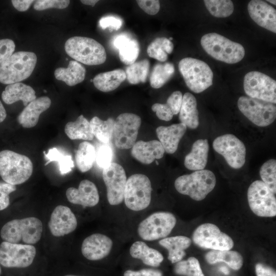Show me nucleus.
I'll list each match as a JSON object with an SVG mask.
<instances>
[{
	"label": "nucleus",
	"instance_id": "423d86ee",
	"mask_svg": "<svg viewBox=\"0 0 276 276\" xmlns=\"http://www.w3.org/2000/svg\"><path fill=\"white\" fill-rule=\"evenodd\" d=\"M37 62V56L32 52L14 53L0 65V82L11 84L28 78L32 73Z\"/></svg>",
	"mask_w": 276,
	"mask_h": 276
},
{
	"label": "nucleus",
	"instance_id": "dca6fc26",
	"mask_svg": "<svg viewBox=\"0 0 276 276\" xmlns=\"http://www.w3.org/2000/svg\"><path fill=\"white\" fill-rule=\"evenodd\" d=\"M213 147L224 158L231 167L238 169L244 165L246 148L235 135L228 133L217 137L213 141Z\"/></svg>",
	"mask_w": 276,
	"mask_h": 276
},
{
	"label": "nucleus",
	"instance_id": "39448f33",
	"mask_svg": "<svg viewBox=\"0 0 276 276\" xmlns=\"http://www.w3.org/2000/svg\"><path fill=\"white\" fill-rule=\"evenodd\" d=\"M66 54L83 64L96 65L103 63L106 59L104 47L95 39L86 37L74 36L64 44Z\"/></svg>",
	"mask_w": 276,
	"mask_h": 276
},
{
	"label": "nucleus",
	"instance_id": "9d476101",
	"mask_svg": "<svg viewBox=\"0 0 276 276\" xmlns=\"http://www.w3.org/2000/svg\"><path fill=\"white\" fill-rule=\"evenodd\" d=\"M239 109L250 121L259 127L271 124L276 118L275 104L246 96L237 102Z\"/></svg>",
	"mask_w": 276,
	"mask_h": 276
},
{
	"label": "nucleus",
	"instance_id": "864d4df0",
	"mask_svg": "<svg viewBox=\"0 0 276 276\" xmlns=\"http://www.w3.org/2000/svg\"><path fill=\"white\" fill-rule=\"evenodd\" d=\"M124 276H163L161 271L151 268L143 269L138 271L126 270Z\"/></svg>",
	"mask_w": 276,
	"mask_h": 276
},
{
	"label": "nucleus",
	"instance_id": "a18cd8bd",
	"mask_svg": "<svg viewBox=\"0 0 276 276\" xmlns=\"http://www.w3.org/2000/svg\"><path fill=\"white\" fill-rule=\"evenodd\" d=\"M67 0H38L35 1L34 9L37 11H42L50 8L62 9L66 8L70 4Z\"/></svg>",
	"mask_w": 276,
	"mask_h": 276
},
{
	"label": "nucleus",
	"instance_id": "e433bc0d",
	"mask_svg": "<svg viewBox=\"0 0 276 276\" xmlns=\"http://www.w3.org/2000/svg\"><path fill=\"white\" fill-rule=\"evenodd\" d=\"M174 72V65L171 63L156 64L150 77L151 86L154 88H160L172 77Z\"/></svg>",
	"mask_w": 276,
	"mask_h": 276
},
{
	"label": "nucleus",
	"instance_id": "4468645a",
	"mask_svg": "<svg viewBox=\"0 0 276 276\" xmlns=\"http://www.w3.org/2000/svg\"><path fill=\"white\" fill-rule=\"evenodd\" d=\"M192 241L198 246L212 250H230L234 246L232 239L212 223L198 226L192 235Z\"/></svg>",
	"mask_w": 276,
	"mask_h": 276
},
{
	"label": "nucleus",
	"instance_id": "2f4dec72",
	"mask_svg": "<svg viewBox=\"0 0 276 276\" xmlns=\"http://www.w3.org/2000/svg\"><path fill=\"white\" fill-rule=\"evenodd\" d=\"M86 70L78 61L71 60L67 67H59L54 72L55 78L73 86L82 82L85 79Z\"/></svg>",
	"mask_w": 276,
	"mask_h": 276
},
{
	"label": "nucleus",
	"instance_id": "7c9ffc66",
	"mask_svg": "<svg viewBox=\"0 0 276 276\" xmlns=\"http://www.w3.org/2000/svg\"><path fill=\"white\" fill-rule=\"evenodd\" d=\"M126 79L125 71L118 68L97 75L93 82L98 90L103 92H109L118 88Z\"/></svg>",
	"mask_w": 276,
	"mask_h": 276
},
{
	"label": "nucleus",
	"instance_id": "bb28decb",
	"mask_svg": "<svg viewBox=\"0 0 276 276\" xmlns=\"http://www.w3.org/2000/svg\"><path fill=\"white\" fill-rule=\"evenodd\" d=\"M2 99L7 104L21 101L24 106L36 99L35 91L30 86L18 82L8 85L2 93Z\"/></svg>",
	"mask_w": 276,
	"mask_h": 276
},
{
	"label": "nucleus",
	"instance_id": "7ed1b4c3",
	"mask_svg": "<svg viewBox=\"0 0 276 276\" xmlns=\"http://www.w3.org/2000/svg\"><path fill=\"white\" fill-rule=\"evenodd\" d=\"M33 170L32 162L27 156L9 150L0 152V176L4 181L21 184L31 177Z\"/></svg>",
	"mask_w": 276,
	"mask_h": 276
},
{
	"label": "nucleus",
	"instance_id": "680f3d73",
	"mask_svg": "<svg viewBox=\"0 0 276 276\" xmlns=\"http://www.w3.org/2000/svg\"><path fill=\"white\" fill-rule=\"evenodd\" d=\"M64 276H79V275H72V274H68V275H64Z\"/></svg>",
	"mask_w": 276,
	"mask_h": 276
},
{
	"label": "nucleus",
	"instance_id": "2eb2a0df",
	"mask_svg": "<svg viewBox=\"0 0 276 276\" xmlns=\"http://www.w3.org/2000/svg\"><path fill=\"white\" fill-rule=\"evenodd\" d=\"M36 255L32 245L3 241L0 245V264L7 268H25L32 264Z\"/></svg>",
	"mask_w": 276,
	"mask_h": 276
},
{
	"label": "nucleus",
	"instance_id": "f3484780",
	"mask_svg": "<svg viewBox=\"0 0 276 276\" xmlns=\"http://www.w3.org/2000/svg\"><path fill=\"white\" fill-rule=\"evenodd\" d=\"M102 176L109 203L112 205L120 204L124 200L127 181L124 168L119 164L111 163L103 169Z\"/></svg>",
	"mask_w": 276,
	"mask_h": 276
},
{
	"label": "nucleus",
	"instance_id": "603ef678",
	"mask_svg": "<svg viewBox=\"0 0 276 276\" xmlns=\"http://www.w3.org/2000/svg\"><path fill=\"white\" fill-rule=\"evenodd\" d=\"M136 2L139 7L146 13L155 15L160 9V3L157 0H139Z\"/></svg>",
	"mask_w": 276,
	"mask_h": 276
},
{
	"label": "nucleus",
	"instance_id": "a211bd4d",
	"mask_svg": "<svg viewBox=\"0 0 276 276\" xmlns=\"http://www.w3.org/2000/svg\"><path fill=\"white\" fill-rule=\"evenodd\" d=\"M77 226L76 217L67 206L60 205L53 210L48 222L51 234L61 237L74 231Z\"/></svg>",
	"mask_w": 276,
	"mask_h": 276
},
{
	"label": "nucleus",
	"instance_id": "58836bf2",
	"mask_svg": "<svg viewBox=\"0 0 276 276\" xmlns=\"http://www.w3.org/2000/svg\"><path fill=\"white\" fill-rule=\"evenodd\" d=\"M43 153L48 160L44 165L46 166L53 161L57 162L59 171L61 175L69 173L74 167L72 156L65 153L63 151L59 150L56 147L50 149L47 153L44 151Z\"/></svg>",
	"mask_w": 276,
	"mask_h": 276
},
{
	"label": "nucleus",
	"instance_id": "bf43d9fd",
	"mask_svg": "<svg viewBox=\"0 0 276 276\" xmlns=\"http://www.w3.org/2000/svg\"><path fill=\"white\" fill-rule=\"evenodd\" d=\"M220 270L222 272H223L225 274H228L229 273V271L228 269L225 267H222L220 268Z\"/></svg>",
	"mask_w": 276,
	"mask_h": 276
},
{
	"label": "nucleus",
	"instance_id": "473e14b6",
	"mask_svg": "<svg viewBox=\"0 0 276 276\" xmlns=\"http://www.w3.org/2000/svg\"><path fill=\"white\" fill-rule=\"evenodd\" d=\"M206 261L210 264L224 262L235 270H239L242 266V256L237 251L230 250H212L205 255Z\"/></svg>",
	"mask_w": 276,
	"mask_h": 276
},
{
	"label": "nucleus",
	"instance_id": "aec40b11",
	"mask_svg": "<svg viewBox=\"0 0 276 276\" xmlns=\"http://www.w3.org/2000/svg\"><path fill=\"white\" fill-rule=\"evenodd\" d=\"M66 196L72 203L84 207H93L99 201V195L96 186L91 181L82 180L78 188L71 187L66 191Z\"/></svg>",
	"mask_w": 276,
	"mask_h": 276
},
{
	"label": "nucleus",
	"instance_id": "49530a36",
	"mask_svg": "<svg viewBox=\"0 0 276 276\" xmlns=\"http://www.w3.org/2000/svg\"><path fill=\"white\" fill-rule=\"evenodd\" d=\"M16 190L15 185L0 181V211L8 206L10 203L9 194Z\"/></svg>",
	"mask_w": 276,
	"mask_h": 276
},
{
	"label": "nucleus",
	"instance_id": "79ce46f5",
	"mask_svg": "<svg viewBox=\"0 0 276 276\" xmlns=\"http://www.w3.org/2000/svg\"><path fill=\"white\" fill-rule=\"evenodd\" d=\"M203 2L211 14L216 17H228L234 11V4L230 0H205Z\"/></svg>",
	"mask_w": 276,
	"mask_h": 276
},
{
	"label": "nucleus",
	"instance_id": "5701e85b",
	"mask_svg": "<svg viewBox=\"0 0 276 276\" xmlns=\"http://www.w3.org/2000/svg\"><path fill=\"white\" fill-rule=\"evenodd\" d=\"M131 148V154L133 157L144 164H150L156 159L162 158L165 152L157 140L139 141Z\"/></svg>",
	"mask_w": 276,
	"mask_h": 276
},
{
	"label": "nucleus",
	"instance_id": "c03bdc74",
	"mask_svg": "<svg viewBox=\"0 0 276 276\" xmlns=\"http://www.w3.org/2000/svg\"><path fill=\"white\" fill-rule=\"evenodd\" d=\"M113 151L109 143H102L96 150V158L98 166L104 169L111 163Z\"/></svg>",
	"mask_w": 276,
	"mask_h": 276
},
{
	"label": "nucleus",
	"instance_id": "6e6552de",
	"mask_svg": "<svg viewBox=\"0 0 276 276\" xmlns=\"http://www.w3.org/2000/svg\"><path fill=\"white\" fill-rule=\"evenodd\" d=\"M152 187L149 178L143 174H135L126 181L124 200L131 210L140 211L147 208L151 198Z\"/></svg>",
	"mask_w": 276,
	"mask_h": 276
},
{
	"label": "nucleus",
	"instance_id": "c9c22d12",
	"mask_svg": "<svg viewBox=\"0 0 276 276\" xmlns=\"http://www.w3.org/2000/svg\"><path fill=\"white\" fill-rule=\"evenodd\" d=\"M114 122L111 118L102 120L98 117H93L89 123L94 137L102 143H109L112 139Z\"/></svg>",
	"mask_w": 276,
	"mask_h": 276
},
{
	"label": "nucleus",
	"instance_id": "8fccbe9b",
	"mask_svg": "<svg viewBox=\"0 0 276 276\" xmlns=\"http://www.w3.org/2000/svg\"><path fill=\"white\" fill-rule=\"evenodd\" d=\"M99 22L102 29L109 28L111 30H118L123 24V21L120 18L112 15L102 17Z\"/></svg>",
	"mask_w": 276,
	"mask_h": 276
},
{
	"label": "nucleus",
	"instance_id": "6e6d98bb",
	"mask_svg": "<svg viewBox=\"0 0 276 276\" xmlns=\"http://www.w3.org/2000/svg\"><path fill=\"white\" fill-rule=\"evenodd\" d=\"M13 7L18 11L24 12L27 11L34 1L31 0H12Z\"/></svg>",
	"mask_w": 276,
	"mask_h": 276
},
{
	"label": "nucleus",
	"instance_id": "4be33fe9",
	"mask_svg": "<svg viewBox=\"0 0 276 276\" xmlns=\"http://www.w3.org/2000/svg\"><path fill=\"white\" fill-rule=\"evenodd\" d=\"M187 128V126L181 123L169 126H160L156 128L157 136L165 152L169 154L176 152Z\"/></svg>",
	"mask_w": 276,
	"mask_h": 276
},
{
	"label": "nucleus",
	"instance_id": "4d7b16f0",
	"mask_svg": "<svg viewBox=\"0 0 276 276\" xmlns=\"http://www.w3.org/2000/svg\"><path fill=\"white\" fill-rule=\"evenodd\" d=\"M7 113L6 110L0 100V123H2L6 118Z\"/></svg>",
	"mask_w": 276,
	"mask_h": 276
},
{
	"label": "nucleus",
	"instance_id": "0eeeda50",
	"mask_svg": "<svg viewBox=\"0 0 276 276\" xmlns=\"http://www.w3.org/2000/svg\"><path fill=\"white\" fill-rule=\"evenodd\" d=\"M178 68L188 87L200 93L213 84V73L205 62L191 57L182 59Z\"/></svg>",
	"mask_w": 276,
	"mask_h": 276
},
{
	"label": "nucleus",
	"instance_id": "f03ea898",
	"mask_svg": "<svg viewBox=\"0 0 276 276\" xmlns=\"http://www.w3.org/2000/svg\"><path fill=\"white\" fill-rule=\"evenodd\" d=\"M200 43L209 55L226 63H237L245 55L244 48L241 44L216 33H208L202 36Z\"/></svg>",
	"mask_w": 276,
	"mask_h": 276
},
{
	"label": "nucleus",
	"instance_id": "1a4fd4ad",
	"mask_svg": "<svg viewBox=\"0 0 276 276\" xmlns=\"http://www.w3.org/2000/svg\"><path fill=\"white\" fill-rule=\"evenodd\" d=\"M176 223V219L171 213H154L140 223L137 233L146 241L165 238L170 234Z\"/></svg>",
	"mask_w": 276,
	"mask_h": 276
},
{
	"label": "nucleus",
	"instance_id": "c756f323",
	"mask_svg": "<svg viewBox=\"0 0 276 276\" xmlns=\"http://www.w3.org/2000/svg\"><path fill=\"white\" fill-rule=\"evenodd\" d=\"M129 252L132 258L140 259L145 265L152 267H158L164 260L163 256L159 251L149 247L143 241L134 242Z\"/></svg>",
	"mask_w": 276,
	"mask_h": 276
},
{
	"label": "nucleus",
	"instance_id": "4c0bfd02",
	"mask_svg": "<svg viewBox=\"0 0 276 276\" xmlns=\"http://www.w3.org/2000/svg\"><path fill=\"white\" fill-rule=\"evenodd\" d=\"M173 48V44L169 39L158 37L148 45L147 52L149 57L164 62L168 58V54H171Z\"/></svg>",
	"mask_w": 276,
	"mask_h": 276
},
{
	"label": "nucleus",
	"instance_id": "a878e982",
	"mask_svg": "<svg viewBox=\"0 0 276 276\" xmlns=\"http://www.w3.org/2000/svg\"><path fill=\"white\" fill-rule=\"evenodd\" d=\"M114 47L119 50V57L123 63L130 65L135 62L140 52L138 41L126 34L117 35L113 40Z\"/></svg>",
	"mask_w": 276,
	"mask_h": 276
},
{
	"label": "nucleus",
	"instance_id": "cd10ccee",
	"mask_svg": "<svg viewBox=\"0 0 276 276\" xmlns=\"http://www.w3.org/2000/svg\"><path fill=\"white\" fill-rule=\"evenodd\" d=\"M158 243L168 250V259L174 264L182 260L186 256L185 250L190 247L192 240L186 236H176L163 238Z\"/></svg>",
	"mask_w": 276,
	"mask_h": 276
},
{
	"label": "nucleus",
	"instance_id": "5fc2aeb1",
	"mask_svg": "<svg viewBox=\"0 0 276 276\" xmlns=\"http://www.w3.org/2000/svg\"><path fill=\"white\" fill-rule=\"evenodd\" d=\"M255 271L257 276H276L274 269L262 263H257L256 265Z\"/></svg>",
	"mask_w": 276,
	"mask_h": 276
},
{
	"label": "nucleus",
	"instance_id": "20e7f679",
	"mask_svg": "<svg viewBox=\"0 0 276 276\" xmlns=\"http://www.w3.org/2000/svg\"><path fill=\"white\" fill-rule=\"evenodd\" d=\"M216 183L214 173L203 169L178 177L175 181L174 186L179 193L188 195L194 200L200 201L214 189Z\"/></svg>",
	"mask_w": 276,
	"mask_h": 276
},
{
	"label": "nucleus",
	"instance_id": "09e8293b",
	"mask_svg": "<svg viewBox=\"0 0 276 276\" xmlns=\"http://www.w3.org/2000/svg\"><path fill=\"white\" fill-rule=\"evenodd\" d=\"M151 109L153 111L156 112V116L161 120L169 121L172 120L174 116L166 103H155L152 106Z\"/></svg>",
	"mask_w": 276,
	"mask_h": 276
},
{
	"label": "nucleus",
	"instance_id": "b1692460",
	"mask_svg": "<svg viewBox=\"0 0 276 276\" xmlns=\"http://www.w3.org/2000/svg\"><path fill=\"white\" fill-rule=\"evenodd\" d=\"M51 105V99L46 96L36 99L29 103L17 117V121L23 127L32 128L37 124L41 113Z\"/></svg>",
	"mask_w": 276,
	"mask_h": 276
},
{
	"label": "nucleus",
	"instance_id": "72a5a7b5",
	"mask_svg": "<svg viewBox=\"0 0 276 276\" xmlns=\"http://www.w3.org/2000/svg\"><path fill=\"white\" fill-rule=\"evenodd\" d=\"M64 132L71 140L91 141L94 136L89 122L83 116H79L76 121L68 122L64 127Z\"/></svg>",
	"mask_w": 276,
	"mask_h": 276
},
{
	"label": "nucleus",
	"instance_id": "c85d7f7f",
	"mask_svg": "<svg viewBox=\"0 0 276 276\" xmlns=\"http://www.w3.org/2000/svg\"><path fill=\"white\" fill-rule=\"evenodd\" d=\"M179 119L181 123L192 129L197 128L199 125L197 101L190 93H186L182 97L179 110Z\"/></svg>",
	"mask_w": 276,
	"mask_h": 276
},
{
	"label": "nucleus",
	"instance_id": "9b49d317",
	"mask_svg": "<svg viewBox=\"0 0 276 276\" xmlns=\"http://www.w3.org/2000/svg\"><path fill=\"white\" fill-rule=\"evenodd\" d=\"M275 194L262 180H257L249 186L247 199L250 210L256 215L272 217L276 215Z\"/></svg>",
	"mask_w": 276,
	"mask_h": 276
},
{
	"label": "nucleus",
	"instance_id": "de8ad7c7",
	"mask_svg": "<svg viewBox=\"0 0 276 276\" xmlns=\"http://www.w3.org/2000/svg\"><path fill=\"white\" fill-rule=\"evenodd\" d=\"M15 48L14 42L12 39H0V65L14 53Z\"/></svg>",
	"mask_w": 276,
	"mask_h": 276
},
{
	"label": "nucleus",
	"instance_id": "412c9836",
	"mask_svg": "<svg viewBox=\"0 0 276 276\" xmlns=\"http://www.w3.org/2000/svg\"><path fill=\"white\" fill-rule=\"evenodd\" d=\"M251 19L259 26L276 33V11L271 6L261 0L250 1L247 6Z\"/></svg>",
	"mask_w": 276,
	"mask_h": 276
},
{
	"label": "nucleus",
	"instance_id": "ea45409f",
	"mask_svg": "<svg viewBox=\"0 0 276 276\" xmlns=\"http://www.w3.org/2000/svg\"><path fill=\"white\" fill-rule=\"evenodd\" d=\"M149 67V61L146 59L129 65L125 71L127 80L131 84L145 82Z\"/></svg>",
	"mask_w": 276,
	"mask_h": 276
},
{
	"label": "nucleus",
	"instance_id": "f704fd0d",
	"mask_svg": "<svg viewBox=\"0 0 276 276\" xmlns=\"http://www.w3.org/2000/svg\"><path fill=\"white\" fill-rule=\"evenodd\" d=\"M96 158V149L90 143H81L75 154L76 164L81 172H86L93 167Z\"/></svg>",
	"mask_w": 276,
	"mask_h": 276
},
{
	"label": "nucleus",
	"instance_id": "3c124183",
	"mask_svg": "<svg viewBox=\"0 0 276 276\" xmlns=\"http://www.w3.org/2000/svg\"><path fill=\"white\" fill-rule=\"evenodd\" d=\"M183 95L180 91H174L168 98L166 104L171 109L173 115L177 114L180 110Z\"/></svg>",
	"mask_w": 276,
	"mask_h": 276
},
{
	"label": "nucleus",
	"instance_id": "052dcab7",
	"mask_svg": "<svg viewBox=\"0 0 276 276\" xmlns=\"http://www.w3.org/2000/svg\"><path fill=\"white\" fill-rule=\"evenodd\" d=\"M267 2H269L271 4H272L273 5H276V1H272V0H268L267 1Z\"/></svg>",
	"mask_w": 276,
	"mask_h": 276
},
{
	"label": "nucleus",
	"instance_id": "393cba45",
	"mask_svg": "<svg viewBox=\"0 0 276 276\" xmlns=\"http://www.w3.org/2000/svg\"><path fill=\"white\" fill-rule=\"evenodd\" d=\"M209 151L208 140L196 141L192 145L191 152L185 156V166L190 170H203L208 163Z\"/></svg>",
	"mask_w": 276,
	"mask_h": 276
},
{
	"label": "nucleus",
	"instance_id": "37998d69",
	"mask_svg": "<svg viewBox=\"0 0 276 276\" xmlns=\"http://www.w3.org/2000/svg\"><path fill=\"white\" fill-rule=\"evenodd\" d=\"M260 175L262 181L274 193H276V160L270 159L261 167Z\"/></svg>",
	"mask_w": 276,
	"mask_h": 276
},
{
	"label": "nucleus",
	"instance_id": "13d9d810",
	"mask_svg": "<svg viewBox=\"0 0 276 276\" xmlns=\"http://www.w3.org/2000/svg\"><path fill=\"white\" fill-rule=\"evenodd\" d=\"M98 2L97 0H81V2L86 5L94 6Z\"/></svg>",
	"mask_w": 276,
	"mask_h": 276
},
{
	"label": "nucleus",
	"instance_id": "f8f14e48",
	"mask_svg": "<svg viewBox=\"0 0 276 276\" xmlns=\"http://www.w3.org/2000/svg\"><path fill=\"white\" fill-rule=\"evenodd\" d=\"M141 118L134 113H123L114 120L112 139L115 146L120 149L131 148L136 142Z\"/></svg>",
	"mask_w": 276,
	"mask_h": 276
},
{
	"label": "nucleus",
	"instance_id": "6ab92c4d",
	"mask_svg": "<svg viewBox=\"0 0 276 276\" xmlns=\"http://www.w3.org/2000/svg\"><path fill=\"white\" fill-rule=\"evenodd\" d=\"M112 245V241L109 237L102 234L96 233L83 240L81 252L83 256L89 260H99L109 254Z\"/></svg>",
	"mask_w": 276,
	"mask_h": 276
},
{
	"label": "nucleus",
	"instance_id": "e2e57ef3",
	"mask_svg": "<svg viewBox=\"0 0 276 276\" xmlns=\"http://www.w3.org/2000/svg\"><path fill=\"white\" fill-rule=\"evenodd\" d=\"M1 267H0V274H1Z\"/></svg>",
	"mask_w": 276,
	"mask_h": 276
},
{
	"label": "nucleus",
	"instance_id": "f257e3e1",
	"mask_svg": "<svg viewBox=\"0 0 276 276\" xmlns=\"http://www.w3.org/2000/svg\"><path fill=\"white\" fill-rule=\"evenodd\" d=\"M42 231L41 221L36 217H30L6 223L1 230V237L6 242L32 245L40 240Z\"/></svg>",
	"mask_w": 276,
	"mask_h": 276
},
{
	"label": "nucleus",
	"instance_id": "a19ab883",
	"mask_svg": "<svg viewBox=\"0 0 276 276\" xmlns=\"http://www.w3.org/2000/svg\"><path fill=\"white\" fill-rule=\"evenodd\" d=\"M174 272L181 276H204L198 260L193 257L176 263Z\"/></svg>",
	"mask_w": 276,
	"mask_h": 276
},
{
	"label": "nucleus",
	"instance_id": "ddd939ff",
	"mask_svg": "<svg viewBox=\"0 0 276 276\" xmlns=\"http://www.w3.org/2000/svg\"><path fill=\"white\" fill-rule=\"evenodd\" d=\"M244 90L250 98L276 103V81L258 71L247 73L244 78Z\"/></svg>",
	"mask_w": 276,
	"mask_h": 276
}]
</instances>
